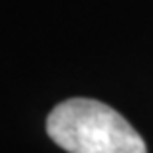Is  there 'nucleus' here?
<instances>
[{"instance_id":"nucleus-1","label":"nucleus","mask_w":153,"mask_h":153,"mask_svg":"<svg viewBox=\"0 0 153 153\" xmlns=\"http://www.w3.org/2000/svg\"><path fill=\"white\" fill-rule=\"evenodd\" d=\"M46 129L68 153H147L133 125L97 100L72 97L58 103L48 115Z\"/></svg>"}]
</instances>
